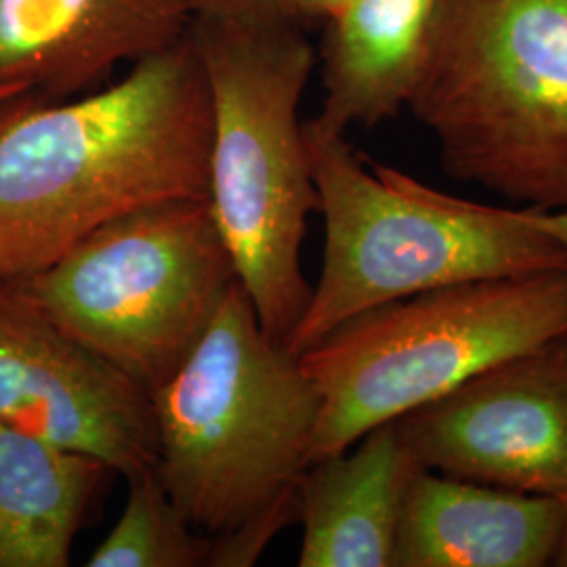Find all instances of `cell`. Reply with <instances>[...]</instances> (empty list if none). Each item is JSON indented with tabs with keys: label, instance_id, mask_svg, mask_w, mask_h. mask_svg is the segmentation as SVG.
Masks as SVG:
<instances>
[{
	"label": "cell",
	"instance_id": "6da1fadb",
	"mask_svg": "<svg viewBox=\"0 0 567 567\" xmlns=\"http://www.w3.org/2000/svg\"><path fill=\"white\" fill-rule=\"evenodd\" d=\"M210 97L189 39L68 100H0V280L152 204L208 200Z\"/></svg>",
	"mask_w": 567,
	"mask_h": 567
},
{
	"label": "cell",
	"instance_id": "7a4b0ae2",
	"mask_svg": "<svg viewBox=\"0 0 567 567\" xmlns=\"http://www.w3.org/2000/svg\"><path fill=\"white\" fill-rule=\"evenodd\" d=\"M189 39L210 97L208 203L265 332L286 343L311 299L301 267L320 208L299 118L316 51L271 16L196 18Z\"/></svg>",
	"mask_w": 567,
	"mask_h": 567
},
{
	"label": "cell",
	"instance_id": "3957f363",
	"mask_svg": "<svg viewBox=\"0 0 567 567\" xmlns=\"http://www.w3.org/2000/svg\"><path fill=\"white\" fill-rule=\"evenodd\" d=\"M324 217V264L286 339L301 355L347 320L454 284L567 269L536 210L473 203L365 161L344 133L305 122Z\"/></svg>",
	"mask_w": 567,
	"mask_h": 567
},
{
	"label": "cell",
	"instance_id": "277c9868",
	"mask_svg": "<svg viewBox=\"0 0 567 567\" xmlns=\"http://www.w3.org/2000/svg\"><path fill=\"white\" fill-rule=\"evenodd\" d=\"M150 402L156 473L204 536H224L299 501L320 398L299 355L265 332L240 280Z\"/></svg>",
	"mask_w": 567,
	"mask_h": 567
},
{
	"label": "cell",
	"instance_id": "5b68a950",
	"mask_svg": "<svg viewBox=\"0 0 567 567\" xmlns=\"http://www.w3.org/2000/svg\"><path fill=\"white\" fill-rule=\"evenodd\" d=\"M408 110L450 177L567 210V0H442Z\"/></svg>",
	"mask_w": 567,
	"mask_h": 567
},
{
	"label": "cell",
	"instance_id": "8992f818",
	"mask_svg": "<svg viewBox=\"0 0 567 567\" xmlns=\"http://www.w3.org/2000/svg\"><path fill=\"white\" fill-rule=\"evenodd\" d=\"M561 334L567 269L444 286L347 320L299 355L320 398L311 463Z\"/></svg>",
	"mask_w": 567,
	"mask_h": 567
},
{
	"label": "cell",
	"instance_id": "52a82bcc",
	"mask_svg": "<svg viewBox=\"0 0 567 567\" xmlns=\"http://www.w3.org/2000/svg\"><path fill=\"white\" fill-rule=\"evenodd\" d=\"M236 280L206 198L122 215L55 264L20 278L70 337L147 393L203 341Z\"/></svg>",
	"mask_w": 567,
	"mask_h": 567
},
{
	"label": "cell",
	"instance_id": "ba28073f",
	"mask_svg": "<svg viewBox=\"0 0 567 567\" xmlns=\"http://www.w3.org/2000/svg\"><path fill=\"white\" fill-rule=\"evenodd\" d=\"M0 421L122 477L158 458L150 393L70 337L20 280H0Z\"/></svg>",
	"mask_w": 567,
	"mask_h": 567
},
{
	"label": "cell",
	"instance_id": "9c48e42d",
	"mask_svg": "<svg viewBox=\"0 0 567 567\" xmlns=\"http://www.w3.org/2000/svg\"><path fill=\"white\" fill-rule=\"evenodd\" d=\"M398 421L425 468L567 494V334L489 365Z\"/></svg>",
	"mask_w": 567,
	"mask_h": 567
},
{
	"label": "cell",
	"instance_id": "30bf717a",
	"mask_svg": "<svg viewBox=\"0 0 567 567\" xmlns=\"http://www.w3.org/2000/svg\"><path fill=\"white\" fill-rule=\"evenodd\" d=\"M189 25L183 0H0V93L76 97Z\"/></svg>",
	"mask_w": 567,
	"mask_h": 567
},
{
	"label": "cell",
	"instance_id": "8fae6325",
	"mask_svg": "<svg viewBox=\"0 0 567 567\" xmlns=\"http://www.w3.org/2000/svg\"><path fill=\"white\" fill-rule=\"evenodd\" d=\"M567 494L487 486L431 468L405 494L391 567H545L555 564Z\"/></svg>",
	"mask_w": 567,
	"mask_h": 567
},
{
	"label": "cell",
	"instance_id": "7c38bea8",
	"mask_svg": "<svg viewBox=\"0 0 567 567\" xmlns=\"http://www.w3.org/2000/svg\"><path fill=\"white\" fill-rule=\"evenodd\" d=\"M423 468L400 421L307 466L299 484V566L391 567L405 494Z\"/></svg>",
	"mask_w": 567,
	"mask_h": 567
},
{
	"label": "cell",
	"instance_id": "4fadbf2b",
	"mask_svg": "<svg viewBox=\"0 0 567 567\" xmlns=\"http://www.w3.org/2000/svg\"><path fill=\"white\" fill-rule=\"evenodd\" d=\"M442 0H347L326 20L324 102L330 131L398 116L423 79Z\"/></svg>",
	"mask_w": 567,
	"mask_h": 567
},
{
	"label": "cell",
	"instance_id": "5bb4252c",
	"mask_svg": "<svg viewBox=\"0 0 567 567\" xmlns=\"http://www.w3.org/2000/svg\"><path fill=\"white\" fill-rule=\"evenodd\" d=\"M110 466L0 421V567H65Z\"/></svg>",
	"mask_w": 567,
	"mask_h": 567
},
{
	"label": "cell",
	"instance_id": "9a60e30c",
	"mask_svg": "<svg viewBox=\"0 0 567 567\" xmlns=\"http://www.w3.org/2000/svg\"><path fill=\"white\" fill-rule=\"evenodd\" d=\"M118 522L86 561L91 567L210 566L213 540L192 526L154 468L131 477Z\"/></svg>",
	"mask_w": 567,
	"mask_h": 567
},
{
	"label": "cell",
	"instance_id": "2e32d148",
	"mask_svg": "<svg viewBox=\"0 0 567 567\" xmlns=\"http://www.w3.org/2000/svg\"><path fill=\"white\" fill-rule=\"evenodd\" d=\"M347 0H261L257 16H271L278 20L307 25L311 21H326Z\"/></svg>",
	"mask_w": 567,
	"mask_h": 567
},
{
	"label": "cell",
	"instance_id": "e0dca14e",
	"mask_svg": "<svg viewBox=\"0 0 567 567\" xmlns=\"http://www.w3.org/2000/svg\"><path fill=\"white\" fill-rule=\"evenodd\" d=\"M196 18H229V16H252L259 11L261 0H183Z\"/></svg>",
	"mask_w": 567,
	"mask_h": 567
},
{
	"label": "cell",
	"instance_id": "ac0fdd59",
	"mask_svg": "<svg viewBox=\"0 0 567 567\" xmlns=\"http://www.w3.org/2000/svg\"><path fill=\"white\" fill-rule=\"evenodd\" d=\"M536 221L559 243L567 257V210H561V213H538L536 210Z\"/></svg>",
	"mask_w": 567,
	"mask_h": 567
},
{
	"label": "cell",
	"instance_id": "d6986e66",
	"mask_svg": "<svg viewBox=\"0 0 567 567\" xmlns=\"http://www.w3.org/2000/svg\"><path fill=\"white\" fill-rule=\"evenodd\" d=\"M553 566L567 567V519L566 527H564V536H561V545H559V550H557V557H555Z\"/></svg>",
	"mask_w": 567,
	"mask_h": 567
},
{
	"label": "cell",
	"instance_id": "ffe728a7",
	"mask_svg": "<svg viewBox=\"0 0 567 567\" xmlns=\"http://www.w3.org/2000/svg\"><path fill=\"white\" fill-rule=\"evenodd\" d=\"M7 97H13V93H0V100H7Z\"/></svg>",
	"mask_w": 567,
	"mask_h": 567
}]
</instances>
